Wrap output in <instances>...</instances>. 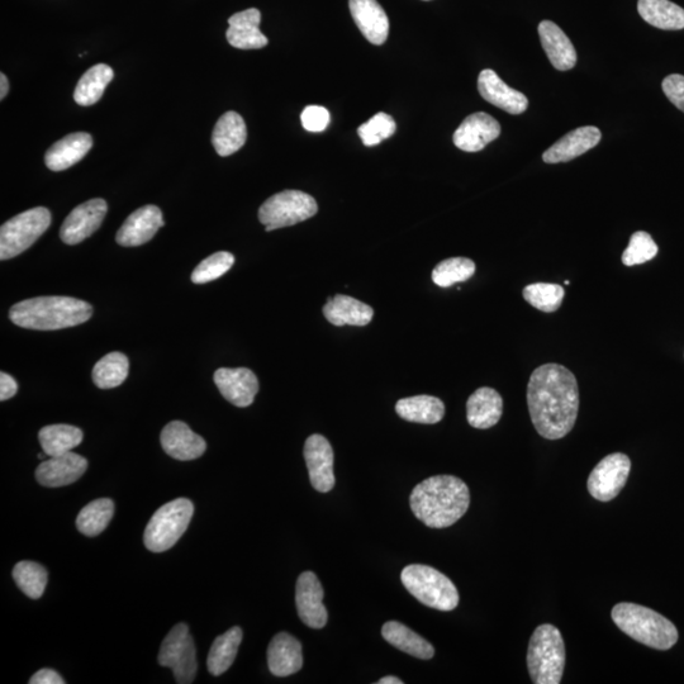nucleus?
Wrapping results in <instances>:
<instances>
[{"instance_id":"nucleus-1","label":"nucleus","mask_w":684,"mask_h":684,"mask_svg":"<svg viewBox=\"0 0 684 684\" xmlns=\"http://www.w3.org/2000/svg\"><path fill=\"white\" fill-rule=\"evenodd\" d=\"M527 406L532 425L540 436L548 440L563 439L573 430L578 417L577 378L563 365H541L531 374Z\"/></svg>"},{"instance_id":"nucleus-2","label":"nucleus","mask_w":684,"mask_h":684,"mask_svg":"<svg viewBox=\"0 0 684 684\" xmlns=\"http://www.w3.org/2000/svg\"><path fill=\"white\" fill-rule=\"evenodd\" d=\"M411 510L432 529H445L467 513L470 493L467 484L454 475H435L417 484L410 497Z\"/></svg>"},{"instance_id":"nucleus-3","label":"nucleus","mask_w":684,"mask_h":684,"mask_svg":"<svg viewBox=\"0 0 684 684\" xmlns=\"http://www.w3.org/2000/svg\"><path fill=\"white\" fill-rule=\"evenodd\" d=\"M93 316L88 302L71 297H36L18 302L9 310V320L23 329L55 331L79 326Z\"/></svg>"},{"instance_id":"nucleus-4","label":"nucleus","mask_w":684,"mask_h":684,"mask_svg":"<svg viewBox=\"0 0 684 684\" xmlns=\"http://www.w3.org/2000/svg\"><path fill=\"white\" fill-rule=\"evenodd\" d=\"M612 620L622 633L649 648L669 650L677 644V627L648 607L619 603L612 608Z\"/></svg>"},{"instance_id":"nucleus-5","label":"nucleus","mask_w":684,"mask_h":684,"mask_svg":"<svg viewBox=\"0 0 684 684\" xmlns=\"http://www.w3.org/2000/svg\"><path fill=\"white\" fill-rule=\"evenodd\" d=\"M527 667L535 684H559L565 667V645L557 627H536L527 652Z\"/></svg>"},{"instance_id":"nucleus-6","label":"nucleus","mask_w":684,"mask_h":684,"mask_svg":"<svg viewBox=\"0 0 684 684\" xmlns=\"http://www.w3.org/2000/svg\"><path fill=\"white\" fill-rule=\"evenodd\" d=\"M407 591L422 605L439 611H453L459 605L455 584L445 574L429 565H407L401 573Z\"/></svg>"},{"instance_id":"nucleus-7","label":"nucleus","mask_w":684,"mask_h":684,"mask_svg":"<svg viewBox=\"0 0 684 684\" xmlns=\"http://www.w3.org/2000/svg\"><path fill=\"white\" fill-rule=\"evenodd\" d=\"M193 513V503L187 498H178L160 507L146 526V548L152 553H163L173 548L188 529Z\"/></svg>"},{"instance_id":"nucleus-8","label":"nucleus","mask_w":684,"mask_h":684,"mask_svg":"<svg viewBox=\"0 0 684 684\" xmlns=\"http://www.w3.org/2000/svg\"><path fill=\"white\" fill-rule=\"evenodd\" d=\"M51 225V213L36 207L19 213L0 228V260L16 258L35 244Z\"/></svg>"},{"instance_id":"nucleus-9","label":"nucleus","mask_w":684,"mask_h":684,"mask_svg":"<svg viewBox=\"0 0 684 684\" xmlns=\"http://www.w3.org/2000/svg\"><path fill=\"white\" fill-rule=\"evenodd\" d=\"M317 202L301 190H284L266 199L259 209V220L270 232L297 225L316 215Z\"/></svg>"},{"instance_id":"nucleus-10","label":"nucleus","mask_w":684,"mask_h":684,"mask_svg":"<svg viewBox=\"0 0 684 684\" xmlns=\"http://www.w3.org/2000/svg\"><path fill=\"white\" fill-rule=\"evenodd\" d=\"M158 660L161 667L173 669L177 683H193L198 669L197 649L187 625H175L166 635L161 644Z\"/></svg>"},{"instance_id":"nucleus-11","label":"nucleus","mask_w":684,"mask_h":684,"mask_svg":"<svg viewBox=\"0 0 684 684\" xmlns=\"http://www.w3.org/2000/svg\"><path fill=\"white\" fill-rule=\"evenodd\" d=\"M630 470L629 456L622 453L607 455L589 475L588 492L597 501L610 502L614 500L625 487Z\"/></svg>"},{"instance_id":"nucleus-12","label":"nucleus","mask_w":684,"mask_h":684,"mask_svg":"<svg viewBox=\"0 0 684 684\" xmlns=\"http://www.w3.org/2000/svg\"><path fill=\"white\" fill-rule=\"evenodd\" d=\"M107 212V202L102 198L90 199L80 204L66 217L60 228V239L66 245L80 244L101 227Z\"/></svg>"},{"instance_id":"nucleus-13","label":"nucleus","mask_w":684,"mask_h":684,"mask_svg":"<svg viewBox=\"0 0 684 684\" xmlns=\"http://www.w3.org/2000/svg\"><path fill=\"white\" fill-rule=\"evenodd\" d=\"M303 454L313 488L321 493L330 492L335 487V474L334 450L329 440L318 434L308 437Z\"/></svg>"},{"instance_id":"nucleus-14","label":"nucleus","mask_w":684,"mask_h":684,"mask_svg":"<svg viewBox=\"0 0 684 684\" xmlns=\"http://www.w3.org/2000/svg\"><path fill=\"white\" fill-rule=\"evenodd\" d=\"M87 469L88 460L69 451L63 455L52 456L38 465L36 479L44 487H65L79 481Z\"/></svg>"},{"instance_id":"nucleus-15","label":"nucleus","mask_w":684,"mask_h":684,"mask_svg":"<svg viewBox=\"0 0 684 684\" xmlns=\"http://www.w3.org/2000/svg\"><path fill=\"white\" fill-rule=\"evenodd\" d=\"M323 588L315 573L304 572L296 587V603L299 619L312 629H322L327 624V610L323 605Z\"/></svg>"},{"instance_id":"nucleus-16","label":"nucleus","mask_w":684,"mask_h":684,"mask_svg":"<svg viewBox=\"0 0 684 684\" xmlns=\"http://www.w3.org/2000/svg\"><path fill=\"white\" fill-rule=\"evenodd\" d=\"M165 225L163 212L156 206L137 209L117 232V244L125 247L141 246L149 242Z\"/></svg>"},{"instance_id":"nucleus-17","label":"nucleus","mask_w":684,"mask_h":684,"mask_svg":"<svg viewBox=\"0 0 684 684\" xmlns=\"http://www.w3.org/2000/svg\"><path fill=\"white\" fill-rule=\"evenodd\" d=\"M215 383L218 391L228 402L236 407L253 405L259 392V380L256 375L246 368H221L216 370Z\"/></svg>"},{"instance_id":"nucleus-18","label":"nucleus","mask_w":684,"mask_h":684,"mask_svg":"<svg viewBox=\"0 0 684 684\" xmlns=\"http://www.w3.org/2000/svg\"><path fill=\"white\" fill-rule=\"evenodd\" d=\"M501 135V125L487 113L470 114L454 133V144L467 152L481 151Z\"/></svg>"},{"instance_id":"nucleus-19","label":"nucleus","mask_w":684,"mask_h":684,"mask_svg":"<svg viewBox=\"0 0 684 684\" xmlns=\"http://www.w3.org/2000/svg\"><path fill=\"white\" fill-rule=\"evenodd\" d=\"M160 441L166 454L182 462L201 458L207 449L203 437L190 430L182 421H173L166 425L161 431Z\"/></svg>"},{"instance_id":"nucleus-20","label":"nucleus","mask_w":684,"mask_h":684,"mask_svg":"<svg viewBox=\"0 0 684 684\" xmlns=\"http://www.w3.org/2000/svg\"><path fill=\"white\" fill-rule=\"evenodd\" d=\"M478 90L483 99L507 113L517 116L529 107L526 95L519 90L508 87L503 80L491 69L483 70L478 78Z\"/></svg>"},{"instance_id":"nucleus-21","label":"nucleus","mask_w":684,"mask_h":684,"mask_svg":"<svg viewBox=\"0 0 684 684\" xmlns=\"http://www.w3.org/2000/svg\"><path fill=\"white\" fill-rule=\"evenodd\" d=\"M601 137L602 133L597 127H579L546 150L543 160L546 164L568 163L600 144Z\"/></svg>"},{"instance_id":"nucleus-22","label":"nucleus","mask_w":684,"mask_h":684,"mask_svg":"<svg viewBox=\"0 0 684 684\" xmlns=\"http://www.w3.org/2000/svg\"><path fill=\"white\" fill-rule=\"evenodd\" d=\"M261 13L259 9L250 8L235 13L228 18L226 38L228 44L240 50H258L268 45V38L260 31Z\"/></svg>"},{"instance_id":"nucleus-23","label":"nucleus","mask_w":684,"mask_h":684,"mask_svg":"<svg viewBox=\"0 0 684 684\" xmlns=\"http://www.w3.org/2000/svg\"><path fill=\"white\" fill-rule=\"evenodd\" d=\"M351 16L365 38L373 45H383L389 33V19L377 0H349Z\"/></svg>"},{"instance_id":"nucleus-24","label":"nucleus","mask_w":684,"mask_h":684,"mask_svg":"<svg viewBox=\"0 0 684 684\" xmlns=\"http://www.w3.org/2000/svg\"><path fill=\"white\" fill-rule=\"evenodd\" d=\"M270 672L277 677H288L301 671L303 665L302 645L287 633L275 635L268 648Z\"/></svg>"},{"instance_id":"nucleus-25","label":"nucleus","mask_w":684,"mask_h":684,"mask_svg":"<svg viewBox=\"0 0 684 684\" xmlns=\"http://www.w3.org/2000/svg\"><path fill=\"white\" fill-rule=\"evenodd\" d=\"M541 45L551 65L560 71L573 69L577 64V51L562 28L554 22L543 21L539 25Z\"/></svg>"},{"instance_id":"nucleus-26","label":"nucleus","mask_w":684,"mask_h":684,"mask_svg":"<svg viewBox=\"0 0 684 684\" xmlns=\"http://www.w3.org/2000/svg\"><path fill=\"white\" fill-rule=\"evenodd\" d=\"M92 146L93 139L89 133H71L50 147L45 155V164L52 171L69 169L79 163Z\"/></svg>"},{"instance_id":"nucleus-27","label":"nucleus","mask_w":684,"mask_h":684,"mask_svg":"<svg viewBox=\"0 0 684 684\" xmlns=\"http://www.w3.org/2000/svg\"><path fill=\"white\" fill-rule=\"evenodd\" d=\"M503 399L492 388L484 387L475 391L467 402V418L474 429L487 430L501 420Z\"/></svg>"},{"instance_id":"nucleus-28","label":"nucleus","mask_w":684,"mask_h":684,"mask_svg":"<svg viewBox=\"0 0 684 684\" xmlns=\"http://www.w3.org/2000/svg\"><path fill=\"white\" fill-rule=\"evenodd\" d=\"M322 311L326 320L334 326H367L374 317L372 307L344 294L329 298Z\"/></svg>"},{"instance_id":"nucleus-29","label":"nucleus","mask_w":684,"mask_h":684,"mask_svg":"<svg viewBox=\"0 0 684 684\" xmlns=\"http://www.w3.org/2000/svg\"><path fill=\"white\" fill-rule=\"evenodd\" d=\"M247 130L244 118L236 112H227L217 121L212 133V144L218 155L230 156L245 145Z\"/></svg>"},{"instance_id":"nucleus-30","label":"nucleus","mask_w":684,"mask_h":684,"mask_svg":"<svg viewBox=\"0 0 684 684\" xmlns=\"http://www.w3.org/2000/svg\"><path fill=\"white\" fill-rule=\"evenodd\" d=\"M398 416L416 424H439L445 416V405L440 398L432 396H415L403 398L397 402Z\"/></svg>"},{"instance_id":"nucleus-31","label":"nucleus","mask_w":684,"mask_h":684,"mask_svg":"<svg viewBox=\"0 0 684 684\" xmlns=\"http://www.w3.org/2000/svg\"><path fill=\"white\" fill-rule=\"evenodd\" d=\"M382 635L394 648L410 654L412 657L429 660L435 655L434 646L429 641L416 634L415 631L408 629L401 622H386L382 627Z\"/></svg>"},{"instance_id":"nucleus-32","label":"nucleus","mask_w":684,"mask_h":684,"mask_svg":"<svg viewBox=\"0 0 684 684\" xmlns=\"http://www.w3.org/2000/svg\"><path fill=\"white\" fill-rule=\"evenodd\" d=\"M638 11L646 23L660 30L684 28V9L669 0H639Z\"/></svg>"},{"instance_id":"nucleus-33","label":"nucleus","mask_w":684,"mask_h":684,"mask_svg":"<svg viewBox=\"0 0 684 684\" xmlns=\"http://www.w3.org/2000/svg\"><path fill=\"white\" fill-rule=\"evenodd\" d=\"M242 641V630L232 627L227 633L218 636L209 650L207 667L212 676H221L234 664Z\"/></svg>"},{"instance_id":"nucleus-34","label":"nucleus","mask_w":684,"mask_h":684,"mask_svg":"<svg viewBox=\"0 0 684 684\" xmlns=\"http://www.w3.org/2000/svg\"><path fill=\"white\" fill-rule=\"evenodd\" d=\"M114 73L111 66L98 64L92 66L76 84L74 101L79 106L89 107L99 102L104 90L112 82Z\"/></svg>"},{"instance_id":"nucleus-35","label":"nucleus","mask_w":684,"mask_h":684,"mask_svg":"<svg viewBox=\"0 0 684 684\" xmlns=\"http://www.w3.org/2000/svg\"><path fill=\"white\" fill-rule=\"evenodd\" d=\"M83 431L71 425H50L38 432V440L47 456H59L82 444Z\"/></svg>"},{"instance_id":"nucleus-36","label":"nucleus","mask_w":684,"mask_h":684,"mask_svg":"<svg viewBox=\"0 0 684 684\" xmlns=\"http://www.w3.org/2000/svg\"><path fill=\"white\" fill-rule=\"evenodd\" d=\"M130 363L125 354L114 353L103 356L93 369V382L101 389L120 387L128 377Z\"/></svg>"},{"instance_id":"nucleus-37","label":"nucleus","mask_w":684,"mask_h":684,"mask_svg":"<svg viewBox=\"0 0 684 684\" xmlns=\"http://www.w3.org/2000/svg\"><path fill=\"white\" fill-rule=\"evenodd\" d=\"M114 515V502L109 498L95 500L85 506L76 517V527L83 535L97 536L107 529Z\"/></svg>"},{"instance_id":"nucleus-38","label":"nucleus","mask_w":684,"mask_h":684,"mask_svg":"<svg viewBox=\"0 0 684 684\" xmlns=\"http://www.w3.org/2000/svg\"><path fill=\"white\" fill-rule=\"evenodd\" d=\"M13 579L26 596L38 600L47 586V570L35 562H19L13 569Z\"/></svg>"},{"instance_id":"nucleus-39","label":"nucleus","mask_w":684,"mask_h":684,"mask_svg":"<svg viewBox=\"0 0 684 684\" xmlns=\"http://www.w3.org/2000/svg\"><path fill=\"white\" fill-rule=\"evenodd\" d=\"M475 273L473 260L467 258H451L441 261L432 272V282L441 288L467 282Z\"/></svg>"},{"instance_id":"nucleus-40","label":"nucleus","mask_w":684,"mask_h":684,"mask_svg":"<svg viewBox=\"0 0 684 684\" xmlns=\"http://www.w3.org/2000/svg\"><path fill=\"white\" fill-rule=\"evenodd\" d=\"M525 301L536 310L546 313L558 311L562 306L565 292L558 284L535 283L524 289Z\"/></svg>"},{"instance_id":"nucleus-41","label":"nucleus","mask_w":684,"mask_h":684,"mask_svg":"<svg viewBox=\"0 0 684 684\" xmlns=\"http://www.w3.org/2000/svg\"><path fill=\"white\" fill-rule=\"evenodd\" d=\"M235 263V256L227 251H218V253L208 256L201 264L194 269L192 273V282L194 284H206L213 282L222 275H225L228 270L232 268Z\"/></svg>"},{"instance_id":"nucleus-42","label":"nucleus","mask_w":684,"mask_h":684,"mask_svg":"<svg viewBox=\"0 0 684 684\" xmlns=\"http://www.w3.org/2000/svg\"><path fill=\"white\" fill-rule=\"evenodd\" d=\"M658 245L653 237L645 231L635 232L631 236L630 244L622 254V263L626 266H634L646 263L658 254Z\"/></svg>"},{"instance_id":"nucleus-43","label":"nucleus","mask_w":684,"mask_h":684,"mask_svg":"<svg viewBox=\"0 0 684 684\" xmlns=\"http://www.w3.org/2000/svg\"><path fill=\"white\" fill-rule=\"evenodd\" d=\"M396 122L387 113H378L359 127L358 133L363 144L368 147L379 145L396 132Z\"/></svg>"},{"instance_id":"nucleus-44","label":"nucleus","mask_w":684,"mask_h":684,"mask_svg":"<svg viewBox=\"0 0 684 684\" xmlns=\"http://www.w3.org/2000/svg\"><path fill=\"white\" fill-rule=\"evenodd\" d=\"M304 130L310 132L325 131L331 121L330 112L325 107L308 106L301 114Z\"/></svg>"},{"instance_id":"nucleus-45","label":"nucleus","mask_w":684,"mask_h":684,"mask_svg":"<svg viewBox=\"0 0 684 684\" xmlns=\"http://www.w3.org/2000/svg\"><path fill=\"white\" fill-rule=\"evenodd\" d=\"M662 88L669 101L684 113V76L681 74L668 75L663 80Z\"/></svg>"},{"instance_id":"nucleus-46","label":"nucleus","mask_w":684,"mask_h":684,"mask_svg":"<svg viewBox=\"0 0 684 684\" xmlns=\"http://www.w3.org/2000/svg\"><path fill=\"white\" fill-rule=\"evenodd\" d=\"M18 386L16 380L11 375L2 372L0 374V401H8L16 396Z\"/></svg>"},{"instance_id":"nucleus-47","label":"nucleus","mask_w":684,"mask_h":684,"mask_svg":"<svg viewBox=\"0 0 684 684\" xmlns=\"http://www.w3.org/2000/svg\"><path fill=\"white\" fill-rule=\"evenodd\" d=\"M30 684H64L65 681L59 673L52 671V669H41L30 679Z\"/></svg>"},{"instance_id":"nucleus-48","label":"nucleus","mask_w":684,"mask_h":684,"mask_svg":"<svg viewBox=\"0 0 684 684\" xmlns=\"http://www.w3.org/2000/svg\"><path fill=\"white\" fill-rule=\"evenodd\" d=\"M0 87H2V88H0V89H2V90H0V99H2V101H3V99L7 97L8 90H9L8 79H7V76L4 74H0Z\"/></svg>"},{"instance_id":"nucleus-49","label":"nucleus","mask_w":684,"mask_h":684,"mask_svg":"<svg viewBox=\"0 0 684 684\" xmlns=\"http://www.w3.org/2000/svg\"><path fill=\"white\" fill-rule=\"evenodd\" d=\"M378 684H403V681L397 677L388 676L379 679Z\"/></svg>"}]
</instances>
